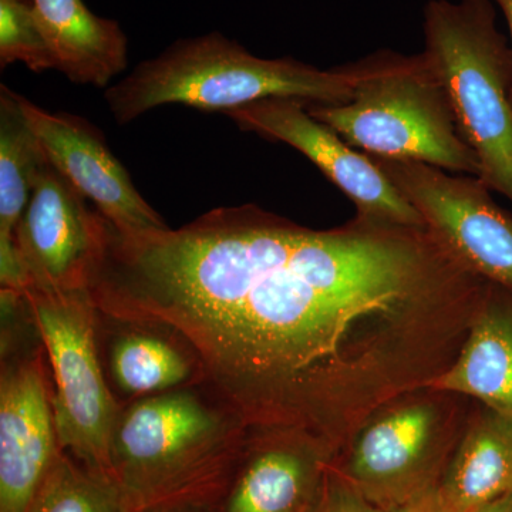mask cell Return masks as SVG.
Returning a JSON list of instances; mask_svg holds the SVG:
<instances>
[{
    "label": "cell",
    "mask_w": 512,
    "mask_h": 512,
    "mask_svg": "<svg viewBox=\"0 0 512 512\" xmlns=\"http://www.w3.org/2000/svg\"><path fill=\"white\" fill-rule=\"evenodd\" d=\"M87 291L104 315L184 336L249 429L303 431L338 453L453 365L484 282L429 227L356 215L318 231L245 204L143 234L100 214Z\"/></svg>",
    "instance_id": "1"
},
{
    "label": "cell",
    "mask_w": 512,
    "mask_h": 512,
    "mask_svg": "<svg viewBox=\"0 0 512 512\" xmlns=\"http://www.w3.org/2000/svg\"><path fill=\"white\" fill-rule=\"evenodd\" d=\"M249 430L205 384L121 404L111 478L134 512L170 504L218 508Z\"/></svg>",
    "instance_id": "2"
},
{
    "label": "cell",
    "mask_w": 512,
    "mask_h": 512,
    "mask_svg": "<svg viewBox=\"0 0 512 512\" xmlns=\"http://www.w3.org/2000/svg\"><path fill=\"white\" fill-rule=\"evenodd\" d=\"M357 66L330 70L285 59H261L220 33L181 40L160 56L138 64L130 76L104 93L120 126L167 104L221 111L265 99L305 104L349 103Z\"/></svg>",
    "instance_id": "3"
},
{
    "label": "cell",
    "mask_w": 512,
    "mask_h": 512,
    "mask_svg": "<svg viewBox=\"0 0 512 512\" xmlns=\"http://www.w3.org/2000/svg\"><path fill=\"white\" fill-rule=\"evenodd\" d=\"M356 66L352 100L306 104L312 117L367 156L480 177V161L460 136L446 89L424 53L380 52Z\"/></svg>",
    "instance_id": "4"
},
{
    "label": "cell",
    "mask_w": 512,
    "mask_h": 512,
    "mask_svg": "<svg viewBox=\"0 0 512 512\" xmlns=\"http://www.w3.org/2000/svg\"><path fill=\"white\" fill-rule=\"evenodd\" d=\"M424 55L448 94L480 180L512 202V47L491 0H431Z\"/></svg>",
    "instance_id": "5"
},
{
    "label": "cell",
    "mask_w": 512,
    "mask_h": 512,
    "mask_svg": "<svg viewBox=\"0 0 512 512\" xmlns=\"http://www.w3.org/2000/svg\"><path fill=\"white\" fill-rule=\"evenodd\" d=\"M474 400L420 387L376 410L332 466L367 500L394 512L437 490Z\"/></svg>",
    "instance_id": "6"
},
{
    "label": "cell",
    "mask_w": 512,
    "mask_h": 512,
    "mask_svg": "<svg viewBox=\"0 0 512 512\" xmlns=\"http://www.w3.org/2000/svg\"><path fill=\"white\" fill-rule=\"evenodd\" d=\"M23 296L52 372L60 447L87 470L111 478L110 441L121 406L101 363L99 309L87 289L49 293L30 286Z\"/></svg>",
    "instance_id": "7"
},
{
    "label": "cell",
    "mask_w": 512,
    "mask_h": 512,
    "mask_svg": "<svg viewBox=\"0 0 512 512\" xmlns=\"http://www.w3.org/2000/svg\"><path fill=\"white\" fill-rule=\"evenodd\" d=\"M35 320L2 328L0 512H26L62 453L52 377Z\"/></svg>",
    "instance_id": "8"
},
{
    "label": "cell",
    "mask_w": 512,
    "mask_h": 512,
    "mask_svg": "<svg viewBox=\"0 0 512 512\" xmlns=\"http://www.w3.org/2000/svg\"><path fill=\"white\" fill-rule=\"evenodd\" d=\"M370 158L464 268L512 292V215L480 178L454 177L419 161Z\"/></svg>",
    "instance_id": "9"
},
{
    "label": "cell",
    "mask_w": 512,
    "mask_h": 512,
    "mask_svg": "<svg viewBox=\"0 0 512 512\" xmlns=\"http://www.w3.org/2000/svg\"><path fill=\"white\" fill-rule=\"evenodd\" d=\"M239 128L282 141L308 157L355 204L359 217L427 228L420 211L367 154L353 150L336 131L293 99H265L224 113Z\"/></svg>",
    "instance_id": "10"
},
{
    "label": "cell",
    "mask_w": 512,
    "mask_h": 512,
    "mask_svg": "<svg viewBox=\"0 0 512 512\" xmlns=\"http://www.w3.org/2000/svg\"><path fill=\"white\" fill-rule=\"evenodd\" d=\"M18 100L47 161L92 201L110 224L124 234L170 228L138 192L99 128L83 117L50 113L20 94Z\"/></svg>",
    "instance_id": "11"
},
{
    "label": "cell",
    "mask_w": 512,
    "mask_h": 512,
    "mask_svg": "<svg viewBox=\"0 0 512 512\" xmlns=\"http://www.w3.org/2000/svg\"><path fill=\"white\" fill-rule=\"evenodd\" d=\"M99 212L52 164L37 178L16 241L33 288L49 293L87 289Z\"/></svg>",
    "instance_id": "12"
},
{
    "label": "cell",
    "mask_w": 512,
    "mask_h": 512,
    "mask_svg": "<svg viewBox=\"0 0 512 512\" xmlns=\"http://www.w3.org/2000/svg\"><path fill=\"white\" fill-rule=\"evenodd\" d=\"M336 451L311 434L251 429L218 512H308Z\"/></svg>",
    "instance_id": "13"
},
{
    "label": "cell",
    "mask_w": 512,
    "mask_h": 512,
    "mask_svg": "<svg viewBox=\"0 0 512 512\" xmlns=\"http://www.w3.org/2000/svg\"><path fill=\"white\" fill-rule=\"evenodd\" d=\"M97 339L107 382L120 406L205 384L204 365L191 343L161 323L99 311Z\"/></svg>",
    "instance_id": "14"
},
{
    "label": "cell",
    "mask_w": 512,
    "mask_h": 512,
    "mask_svg": "<svg viewBox=\"0 0 512 512\" xmlns=\"http://www.w3.org/2000/svg\"><path fill=\"white\" fill-rule=\"evenodd\" d=\"M429 387L461 394L512 416V292L488 282L463 348Z\"/></svg>",
    "instance_id": "15"
},
{
    "label": "cell",
    "mask_w": 512,
    "mask_h": 512,
    "mask_svg": "<svg viewBox=\"0 0 512 512\" xmlns=\"http://www.w3.org/2000/svg\"><path fill=\"white\" fill-rule=\"evenodd\" d=\"M512 493V416L474 402L437 485L447 512H476Z\"/></svg>",
    "instance_id": "16"
},
{
    "label": "cell",
    "mask_w": 512,
    "mask_h": 512,
    "mask_svg": "<svg viewBox=\"0 0 512 512\" xmlns=\"http://www.w3.org/2000/svg\"><path fill=\"white\" fill-rule=\"evenodd\" d=\"M60 70L73 83L104 89L127 67V37L116 20L83 0H30Z\"/></svg>",
    "instance_id": "17"
},
{
    "label": "cell",
    "mask_w": 512,
    "mask_h": 512,
    "mask_svg": "<svg viewBox=\"0 0 512 512\" xmlns=\"http://www.w3.org/2000/svg\"><path fill=\"white\" fill-rule=\"evenodd\" d=\"M49 163L20 107L18 93L0 87V271L22 269L16 229Z\"/></svg>",
    "instance_id": "18"
},
{
    "label": "cell",
    "mask_w": 512,
    "mask_h": 512,
    "mask_svg": "<svg viewBox=\"0 0 512 512\" xmlns=\"http://www.w3.org/2000/svg\"><path fill=\"white\" fill-rule=\"evenodd\" d=\"M26 512H134L111 478L99 476L62 451Z\"/></svg>",
    "instance_id": "19"
},
{
    "label": "cell",
    "mask_w": 512,
    "mask_h": 512,
    "mask_svg": "<svg viewBox=\"0 0 512 512\" xmlns=\"http://www.w3.org/2000/svg\"><path fill=\"white\" fill-rule=\"evenodd\" d=\"M26 64L35 73L56 69V60L30 0H0V64Z\"/></svg>",
    "instance_id": "20"
},
{
    "label": "cell",
    "mask_w": 512,
    "mask_h": 512,
    "mask_svg": "<svg viewBox=\"0 0 512 512\" xmlns=\"http://www.w3.org/2000/svg\"><path fill=\"white\" fill-rule=\"evenodd\" d=\"M308 512H387L367 500L330 464L318 497Z\"/></svg>",
    "instance_id": "21"
},
{
    "label": "cell",
    "mask_w": 512,
    "mask_h": 512,
    "mask_svg": "<svg viewBox=\"0 0 512 512\" xmlns=\"http://www.w3.org/2000/svg\"><path fill=\"white\" fill-rule=\"evenodd\" d=\"M394 512H447V510L441 505L436 491H431V493L424 495L419 500L404 505V507Z\"/></svg>",
    "instance_id": "22"
},
{
    "label": "cell",
    "mask_w": 512,
    "mask_h": 512,
    "mask_svg": "<svg viewBox=\"0 0 512 512\" xmlns=\"http://www.w3.org/2000/svg\"><path fill=\"white\" fill-rule=\"evenodd\" d=\"M137 512H218L217 507L200 504H170L157 505Z\"/></svg>",
    "instance_id": "23"
},
{
    "label": "cell",
    "mask_w": 512,
    "mask_h": 512,
    "mask_svg": "<svg viewBox=\"0 0 512 512\" xmlns=\"http://www.w3.org/2000/svg\"><path fill=\"white\" fill-rule=\"evenodd\" d=\"M476 512H512V493L498 498Z\"/></svg>",
    "instance_id": "24"
},
{
    "label": "cell",
    "mask_w": 512,
    "mask_h": 512,
    "mask_svg": "<svg viewBox=\"0 0 512 512\" xmlns=\"http://www.w3.org/2000/svg\"><path fill=\"white\" fill-rule=\"evenodd\" d=\"M497 5L503 10L505 19H507L508 28L511 33V47H512V0H495Z\"/></svg>",
    "instance_id": "25"
}]
</instances>
